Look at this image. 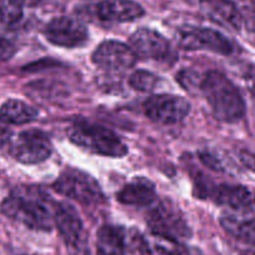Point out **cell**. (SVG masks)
Wrapping results in <instances>:
<instances>
[{
	"mask_svg": "<svg viewBox=\"0 0 255 255\" xmlns=\"http://www.w3.org/2000/svg\"><path fill=\"white\" fill-rule=\"evenodd\" d=\"M11 140V130L5 125L0 124V148H3L5 144Z\"/></svg>",
	"mask_w": 255,
	"mask_h": 255,
	"instance_id": "cell-25",
	"label": "cell"
},
{
	"mask_svg": "<svg viewBox=\"0 0 255 255\" xmlns=\"http://www.w3.org/2000/svg\"><path fill=\"white\" fill-rule=\"evenodd\" d=\"M53 188L58 194L84 205L99 204L104 199L99 183L92 175L75 168L65 169L54 181Z\"/></svg>",
	"mask_w": 255,
	"mask_h": 255,
	"instance_id": "cell-4",
	"label": "cell"
},
{
	"mask_svg": "<svg viewBox=\"0 0 255 255\" xmlns=\"http://www.w3.org/2000/svg\"><path fill=\"white\" fill-rule=\"evenodd\" d=\"M255 195V190L244 185L222 184L213 188L212 197L215 203L227 209H239L247 205Z\"/></svg>",
	"mask_w": 255,
	"mask_h": 255,
	"instance_id": "cell-18",
	"label": "cell"
},
{
	"mask_svg": "<svg viewBox=\"0 0 255 255\" xmlns=\"http://www.w3.org/2000/svg\"><path fill=\"white\" fill-rule=\"evenodd\" d=\"M98 18L109 23H128L145 14L140 4L133 0H102L95 8Z\"/></svg>",
	"mask_w": 255,
	"mask_h": 255,
	"instance_id": "cell-15",
	"label": "cell"
},
{
	"mask_svg": "<svg viewBox=\"0 0 255 255\" xmlns=\"http://www.w3.org/2000/svg\"><path fill=\"white\" fill-rule=\"evenodd\" d=\"M158 84V77L146 70H138L129 78V85L138 92H151Z\"/></svg>",
	"mask_w": 255,
	"mask_h": 255,
	"instance_id": "cell-21",
	"label": "cell"
},
{
	"mask_svg": "<svg viewBox=\"0 0 255 255\" xmlns=\"http://www.w3.org/2000/svg\"><path fill=\"white\" fill-rule=\"evenodd\" d=\"M44 36L49 43L61 48H78L87 43V26L79 19L72 16H58L44 28Z\"/></svg>",
	"mask_w": 255,
	"mask_h": 255,
	"instance_id": "cell-10",
	"label": "cell"
},
{
	"mask_svg": "<svg viewBox=\"0 0 255 255\" xmlns=\"http://www.w3.org/2000/svg\"><path fill=\"white\" fill-rule=\"evenodd\" d=\"M138 250L140 255H186L188 253L180 242L153 232L139 237Z\"/></svg>",
	"mask_w": 255,
	"mask_h": 255,
	"instance_id": "cell-17",
	"label": "cell"
},
{
	"mask_svg": "<svg viewBox=\"0 0 255 255\" xmlns=\"http://www.w3.org/2000/svg\"><path fill=\"white\" fill-rule=\"evenodd\" d=\"M24 255H34V254H24Z\"/></svg>",
	"mask_w": 255,
	"mask_h": 255,
	"instance_id": "cell-29",
	"label": "cell"
},
{
	"mask_svg": "<svg viewBox=\"0 0 255 255\" xmlns=\"http://www.w3.org/2000/svg\"><path fill=\"white\" fill-rule=\"evenodd\" d=\"M240 255H255V250H247V252L242 253Z\"/></svg>",
	"mask_w": 255,
	"mask_h": 255,
	"instance_id": "cell-28",
	"label": "cell"
},
{
	"mask_svg": "<svg viewBox=\"0 0 255 255\" xmlns=\"http://www.w3.org/2000/svg\"><path fill=\"white\" fill-rule=\"evenodd\" d=\"M198 90L212 108L213 115L223 123H237L244 118V98L234 83L218 70H209L200 77Z\"/></svg>",
	"mask_w": 255,
	"mask_h": 255,
	"instance_id": "cell-2",
	"label": "cell"
},
{
	"mask_svg": "<svg viewBox=\"0 0 255 255\" xmlns=\"http://www.w3.org/2000/svg\"><path fill=\"white\" fill-rule=\"evenodd\" d=\"M51 151L53 145L49 136L36 129L21 131L9 144L11 158L26 165L43 163L51 155Z\"/></svg>",
	"mask_w": 255,
	"mask_h": 255,
	"instance_id": "cell-6",
	"label": "cell"
},
{
	"mask_svg": "<svg viewBox=\"0 0 255 255\" xmlns=\"http://www.w3.org/2000/svg\"><path fill=\"white\" fill-rule=\"evenodd\" d=\"M23 16V6L14 0H0V24L18 23Z\"/></svg>",
	"mask_w": 255,
	"mask_h": 255,
	"instance_id": "cell-22",
	"label": "cell"
},
{
	"mask_svg": "<svg viewBox=\"0 0 255 255\" xmlns=\"http://www.w3.org/2000/svg\"><path fill=\"white\" fill-rule=\"evenodd\" d=\"M238 158L245 168L255 171V153L249 150H240L238 153Z\"/></svg>",
	"mask_w": 255,
	"mask_h": 255,
	"instance_id": "cell-24",
	"label": "cell"
},
{
	"mask_svg": "<svg viewBox=\"0 0 255 255\" xmlns=\"http://www.w3.org/2000/svg\"><path fill=\"white\" fill-rule=\"evenodd\" d=\"M117 200L131 207H149L156 202L155 185L149 179L136 176L123 186L117 194Z\"/></svg>",
	"mask_w": 255,
	"mask_h": 255,
	"instance_id": "cell-16",
	"label": "cell"
},
{
	"mask_svg": "<svg viewBox=\"0 0 255 255\" xmlns=\"http://www.w3.org/2000/svg\"><path fill=\"white\" fill-rule=\"evenodd\" d=\"M54 220L59 234L63 238L67 249L69 250V254H84L87 247V235H85L83 220L77 209L69 203H58Z\"/></svg>",
	"mask_w": 255,
	"mask_h": 255,
	"instance_id": "cell-7",
	"label": "cell"
},
{
	"mask_svg": "<svg viewBox=\"0 0 255 255\" xmlns=\"http://www.w3.org/2000/svg\"><path fill=\"white\" fill-rule=\"evenodd\" d=\"M98 255H125V232L115 225H103L97 233Z\"/></svg>",
	"mask_w": 255,
	"mask_h": 255,
	"instance_id": "cell-19",
	"label": "cell"
},
{
	"mask_svg": "<svg viewBox=\"0 0 255 255\" xmlns=\"http://www.w3.org/2000/svg\"><path fill=\"white\" fill-rule=\"evenodd\" d=\"M20 6H34L40 3V0H14Z\"/></svg>",
	"mask_w": 255,
	"mask_h": 255,
	"instance_id": "cell-27",
	"label": "cell"
},
{
	"mask_svg": "<svg viewBox=\"0 0 255 255\" xmlns=\"http://www.w3.org/2000/svg\"><path fill=\"white\" fill-rule=\"evenodd\" d=\"M93 63L107 72H124L130 69L136 61L133 49L118 40L103 41L92 55Z\"/></svg>",
	"mask_w": 255,
	"mask_h": 255,
	"instance_id": "cell-11",
	"label": "cell"
},
{
	"mask_svg": "<svg viewBox=\"0 0 255 255\" xmlns=\"http://www.w3.org/2000/svg\"><path fill=\"white\" fill-rule=\"evenodd\" d=\"M245 79H247L248 89H249L250 94H252V97L254 98V100H255V73L249 74L247 78H245Z\"/></svg>",
	"mask_w": 255,
	"mask_h": 255,
	"instance_id": "cell-26",
	"label": "cell"
},
{
	"mask_svg": "<svg viewBox=\"0 0 255 255\" xmlns=\"http://www.w3.org/2000/svg\"><path fill=\"white\" fill-rule=\"evenodd\" d=\"M68 138L75 145L98 155L122 158L128 154V146L114 131L85 120H78L68 128Z\"/></svg>",
	"mask_w": 255,
	"mask_h": 255,
	"instance_id": "cell-3",
	"label": "cell"
},
{
	"mask_svg": "<svg viewBox=\"0 0 255 255\" xmlns=\"http://www.w3.org/2000/svg\"><path fill=\"white\" fill-rule=\"evenodd\" d=\"M39 112L18 99H9L0 107V122L8 125H24L34 122Z\"/></svg>",
	"mask_w": 255,
	"mask_h": 255,
	"instance_id": "cell-20",
	"label": "cell"
},
{
	"mask_svg": "<svg viewBox=\"0 0 255 255\" xmlns=\"http://www.w3.org/2000/svg\"><path fill=\"white\" fill-rule=\"evenodd\" d=\"M199 6L212 23L235 33L242 29L243 14L233 0H200Z\"/></svg>",
	"mask_w": 255,
	"mask_h": 255,
	"instance_id": "cell-14",
	"label": "cell"
},
{
	"mask_svg": "<svg viewBox=\"0 0 255 255\" xmlns=\"http://www.w3.org/2000/svg\"><path fill=\"white\" fill-rule=\"evenodd\" d=\"M15 51V45L3 35H0V64L10 60Z\"/></svg>",
	"mask_w": 255,
	"mask_h": 255,
	"instance_id": "cell-23",
	"label": "cell"
},
{
	"mask_svg": "<svg viewBox=\"0 0 255 255\" xmlns=\"http://www.w3.org/2000/svg\"><path fill=\"white\" fill-rule=\"evenodd\" d=\"M180 46L188 50H207L220 55L234 53V44L220 31L200 26H188L178 33Z\"/></svg>",
	"mask_w": 255,
	"mask_h": 255,
	"instance_id": "cell-8",
	"label": "cell"
},
{
	"mask_svg": "<svg viewBox=\"0 0 255 255\" xmlns=\"http://www.w3.org/2000/svg\"><path fill=\"white\" fill-rule=\"evenodd\" d=\"M225 232L240 242L255 244V195L239 209H225L220 215Z\"/></svg>",
	"mask_w": 255,
	"mask_h": 255,
	"instance_id": "cell-12",
	"label": "cell"
},
{
	"mask_svg": "<svg viewBox=\"0 0 255 255\" xmlns=\"http://www.w3.org/2000/svg\"><path fill=\"white\" fill-rule=\"evenodd\" d=\"M144 114L159 124H176L190 112V103L183 97L158 94L148 98L143 104Z\"/></svg>",
	"mask_w": 255,
	"mask_h": 255,
	"instance_id": "cell-9",
	"label": "cell"
},
{
	"mask_svg": "<svg viewBox=\"0 0 255 255\" xmlns=\"http://www.w3.org/2000/svg\"><path fill=\"white\" fill-rule=\"evenodd\" d=\"M146 223L150 232L178 242L191 237V229L181 210L168 199L155 202L146 214Z\"/></svg>",
	"mask_w": 255,
	"mask_h": 255,
	"instance_id": "cell-5",
	"label": "cell"
},
{
	"mask_svg": "<svg viewBox=\"0 0 255 255\" xmlns=\"http://www.w3.org/2000/svg\"><path fill=\"white\" fill-rule=\"evenodd\" d=\"M130 48L135 53L136 58L165 60L170 56L171 45L168 39L159 31L149 28L138 29L131 34Z\"/></svg>",
	"mask_w": 255,
	"mask_h": 255,
	"instance_id": "cell-13",
	"label": "cell"
},
{
	"mask_svg": "<svg viewBox=\"0 0 255 255\" xmlns=\"http://www.w3.org/2000/svg\"><path fill=\"white\" fill-rule=\"evenodd\" d=\"M55 203L40 188L20 186L3 200L0 212L29 229L50 232L55 227Z\"/></svg>",
	"mask_w": 255,
	"mask_h": 255,
	"instance_id": "cell-1",
	"label": "cell"
}]
</instances>
